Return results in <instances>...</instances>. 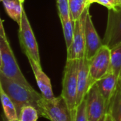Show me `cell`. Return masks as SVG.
<instances>
[{
	"label": "cell",
	"mask_w": 121,
	"mask_h": 121,
	"mask_svg": "<svg viewBox=\"0 0 121 121\" xmlns=\"http://www.w3.org/2000/svg\"><path fill=\"white\" fill-rule=\"evenodd\" d=\"M0 86L9 96L14 104L18 116L21 110L26 106H31L35 108L40 117L45 118V112L43 107V96L35 90H30L20 84L6 77L0 73Z\"/></svg>",
	"instance_id": "1"
},
{
	"label": "cell",
	"mask_w": 121,
	"mask_h": 121,
	"mask_svg": "<svg viewBox=\"0 0 121 121\" xmlns=\"http://www.w3.org/2000/svg\"><path fill=\"white\" fill-rule=\"evenodd\" d=\"M0 73L30 90H35L26 80L19 68L7 39L2 20L1 21L0 28Z\"/></svg>",
	"instance_id": "2"
},
{
	"label": "cell",
	"mask_w": 121,
	"mask_h": 121,
	"mask_svg": "<svg viewBox=\"0 0 121 121\" xmlns=\"http://www.w3.org/2000/svg\"><path fill=\"white\" fill-rule=\"evenodd\" d=\"M79 60H67L64 69L61 96L73 113L77 106V75Z\"/></svg>",
	"instance_id": "3"
},
{
	"label": "cell",
	"mask_w": 121,
	"mask_h": 121,
	"mask_svg": "<svg viewBox=\"0 0 121 121\" xmlns=\"http://www.w3.org/2000/svg\"><path fill=\"white\" fill-rule=\"evenodd\" d=\"M18 38L21 48L25 55L27 57H30L38 65H40L38 45L24 9L19 25Z\"/></svg>",
	"instance_id": "4"
},
{
	"label": "cell",
	"mask_w": 121,
	"mask_h": 121,
	"mask_svg": "<svg viewBox=\"0 0 121 121\" xmlns=\"http://www.w3.org/2000/svg\"><path fill=\"white\" fill-rule=\"evenodd\" d=\"M89 7L88 6L80 18L75 21L73 41L70 48L67 50V60H80L85 57V26Z\"/></svg>",
	"instance_id": "5"
},
{
	"label": "cell",
	"mask_w": 121,
	"mask_h": 121,
	"mask_svg": "<svg viewBox=\"0 0 121 121\" xmlns=\"http://www.w3.org/2000/svg\"><path fill=\"white\" fill-rule=\"evenodd\" d=\"M91 86L98 80L109 74L111 65V49L104 45L94 57L89 60Z\"/></svg>",
	"instance_id": "6"
},
{
	"label": "cell",
	"mask_w": 121,
	"mask_h": 121,
	"mask_svg": "<svg viewBox=\"0 0 121 121\" xmlns=\"http://www.w3.org/2000/svg\"><path fill=\"white\" fill-rule=\"evenodd\" d=\"M103 45L110 49L121 44V7L108 9L107 26Z\"/></svg>",
	"instance_id": "7"
},
{
	"label": "cell",
	"mask_w": 121,
	"mask_h": 121,
	"mask_svg": "<svg viewBox=\"0 0 121 121\" xmlns=\"http://www.w3.org/2000/svg\"><path fill=\"white\" fill-rule=\"evenodd\" d=\"M85 100L89 121H99L108 112L106 101L95 83L89 88Z\"/></svg>",
	"instance_id": "8"
},
{
	"label": "cell",
	"mask_w": 121,
	"mask_h": 121,
	"mask_svg": "<svg viewBox=\"0 0 121 121\" xmlns=\"http://www.w3.org/2000/svg\"><path fill=\"white\" fill-rule=\"evenodd\" d=\"M43 107L45 118L50 121H72V113L61 95L52 100L44 99Z\"/></svg>",
	"instance_id": "9"
},
{
	"label": "cell",
	"mask_w": 121,
	"mask_h": 121,
	"mask_svg": "<svg viewBox=\"0 0 121 121\" xmlns=\"http://www.w3.org/2000/svg\"><path fill=\"white\" fill-rule=\"evenodd\" d=\"M102 46L103 43L94 26L91 16L89 13L85 26V57L88 60H91Z\"/></svg>",
	"instance_id": "10"
},
{
	"label": "cell",
	"mask_w": 121,
	"mask_h": 121,
	"mask_svg": "<svg viewBox=\"0 0 121 121\" xmlns=\"http://www.w3.org/2000/svg\"><path fill=\"white\" fill-rule=\"evenodd\" d=\"M91 87L89 76V62L84 57L79 60L77 75V106L79 105L85 99V96Z\"/></svg>",
	"instance_id": "11"
},
{
	"label": "cell",
	"mask_w": 121,
	"mask_h": 121,
	"mask_svg": "<svg viewBox=\"0 0 121 121\" xmlns=\"http://www.w3.org/2000/svg\"><path fill=\"white\" fill-rule=\"evenodd\" d=\"M27 57L30 65V67L32 68V70L33 72L37 84L40 90L42 96L46 100L54 99L55 97L52 91L50 79L43 72L40 65H38L30 57Z\"/></svg>",
	"instance_id": "12"
},
{
	"label": "cell",
	"mask_w": 121,
	"mask_h": 121,
	"mask_svg": "<svg viewBox=\"0 0 121 121\" xmlns=\"http://www.w3.org/2000/svg\"><path fill=\"white\" fill-rule=\"evenodd\" d=\"M118 81V79L116 75L109 73L102 79L95 82V84L99 88L100 93L106 101L108 109L110 103L117 90Z\"/></svg>",
	"instance_id": "13"
},
{
	"label": "cell",
	"mask_w": 121,
	"mask_h": 121,
	"mask_svg": "<svg viewBox=\"0 0 121 121\" xmlns=\"http://www.w3.org/2000/svg\"><path fill=\"white\" fill-rule=\"evenodd\" d=\"M0 96L5 118L9 121H15L18 120V113L16 106L9 96L6 94L4 89L0 86Z\"/></svg>",
	"instance_id": "14"
},
{
	"label": "cell",
	"mask_w": 121,
	"mask_h": 121,
	"mask_svg": "<svg viewBox=\"0 0 121 121\" xmlns=\"http://www.w3.org/2000/svg\"><path fill=\"white\" fill-rule=\"evenodd\" d=\"M1 1L9 16L18 23L19 26L23 9L22 3H21L19 0H2Z\"/></svg>",
	"instance_id": "15"
},
{
	"label": "cell",
	"mask_w": 121,
	"mask_h": 121,
	"mask_svg": "<svg viewBox=\"0 0 121 121\" xmlns=\"http://www.w3.org/2000/svg\"><path fill=\"white\" fill-rule=\"evenodd\" d=\"M109 73L118 79L121 73V44L111 49V65Z\"/></svg>",
	"instance_id": "16"
},
{
	"label": "cell",
	"mask_w": 121,
	"mask_h": 121,
	"mask_svg": "<svg viewBox=\"0 0 121 121\" xmlns=\"http://www.w3.org/2000/svg\"><path fill=\"white\" fill-rule=\"evenodd\" d=\"M108 112L112 121H121V90L117 89L108 106Z\"/></svg>",
	"instance_id": "17"
},
{
	"label": "cell",
	"mask_w": 121,
	"mask_h": 121,
	"mask_svg": "<svg viewBox=\"0 0 121 121\" xmlns=\"http://www.w3.org/2000/svg\"><path fill=\"white\" fill-rule=\"evenodd\" d=\"M88 6L90 4L87 0H69L70 18L74 21L78 20Z\"/></svg>",
	"instance_id": "18"
},
{
	"label": "cell",
	"mask_w": 121,
	"mask_h": 121,
	"mask_svg": "<svg viewBox=\"0 0 121 121\" xmlns=\"http://www.w3.org/2000/svg\"><path fill=\"white\" fill-rule=\"evenodd\" d=\"M60 21L62 23L65 40L66 47H67V50L70 48V46L72 43V41H73L75 21H73L71 18L67 20Z\"/></svg>",
	"instance_id": "19"
},
{
	"label": "cell",
	"mask_w": 121,
	"mask_h": 121,
	"mask_svg": "<svg viewBox=\"0 0 121 121\" xmlns=\"http://www.w3.org/2000/svg\"><path fill=\"white\" fill-rule=\"evenodd\" d=\"M40 116L38 110L31 106H26L22 108L18 115L19 121H38Z\"/></svg>",
	"instance_id": "20"
},
{
	"label": "cell",
	"mask_w": 121,
	"mask_h": 121,
	"mask_svg": "<svg viewBox=\"0 0 121 121\" xmlns=\"http://www.w3.org/2000/svg\"><path fill=\"white\" fill-rule=\"evenodd\" d=\"M72 121H89L87 113L86 100H84L78 106H76L72 113Z\"/></svg>",
	"instance_id": "21"
},
{
	"label": "cell",
	"mask_w": 121,
	"mask_h": 121,
	"mask_svg": "<svg viewBox=\"0 0 121 121\" xmlns=\"http://www.w3.org/2000/svg\"><path fill=\"white\" fill-rule=\"evenodd\" d=\"M57 6L60 21H65L70 18L69 0H57Z\"/></svg>",
	"instance_id": "22"
},
{
	"label": "cell",
	"mask_w": 121,
	"mask_h": 121,
	"mask_svg": "<svg viewBox=\"0 0 121 121\" xmlns=\"http://www.w3.org/2000/svg\"><path fill=\"white\" fill-rule=\"evenodd\" d=\"M96 3L101 4L108 9H113L117 7L116 0H97Z\"/></svg>",
	"instance_id": "23"
},
{
	"label": "cell",
	"mask_w": 121,
	"mask_h": 121,
	"mask_svg": "<svg viewBox=\"0 0 121 121\" xmlns=\"http://www.w3.org/2000/svg\"><path fill=\"white\" fill-rule=\"evenodd\" d=\"M99 121H112L111 118L110 116V114L108 113V112L106 113Z\"/></svg>",
	"instance_id": "24"
},
{
	"label": "cell",
	"mask_w": 121,
	"mask_h": 121,
	"mask_svg": "<svg viewBox=\"0 0 121 121\" xmlns=\"http://www.w3.org/2000/svg\"><path fill=\"white\" fill-rule=\"evenodd\" d=\"M117 89H121V73L118 77V87Z\"/></svg>",
	"instance_id": "25"
},
{
	"label": "cell",
	"mask_w": 121,
	"mask_h": 121,
	"mask_svg": "<svg viewBox=\"0 0 121 121\" xmlns=\"http://www.w3.org/2000/svg\"><path fill=\"white\" fill-rule=\"evenodd\" d=\"M87 1H88V3H89V4H93V3H95V2H97V0H87Z\"/></svg>",
	"instance_id": "26"
},
{
	"label": "cell",
	"mask_w": 121,
	"mask_h": 121,
	"mask_svg": "<svg viewBox=\"0 0 121 121\" xmlns=\"http://www.w3.org/2000/svg\"><path fill=\"white\" fill-rule=\"evenodd\" d=\"M116 3H117V6L121 7V0H116Z\"/></svg>",
	"instance_id": "27"
},
{
	"label": "cell",
	"mask_w": 121,
	"mask_h": 121,
	"mask_svg": "<svg viewBox=\"0 0 121 121\" xmlns=\"http://www.w3.org/2000/svg\"><path fill=\"white\" fill-rule=\"evenodd\" d=\"M24 1H25V0H19V1H20L21 3H22V4L24 2Z\"/></svg>",
	"instance_id": "28"
},
{
	"label": "cell",
	"mask_w": 121,
	"mask_h": 121,
	"mask_svg": "<svg viewBox=\"0 0 121 121\" xmlns=\"http://www.w3.org/2000/svg\"><path fill=\"white\" fill-rule=\"evenodd\" d=\"M7 121V120H6V121Z\"/></svg>",
	"instance_id": "29"
}]
</instances>
